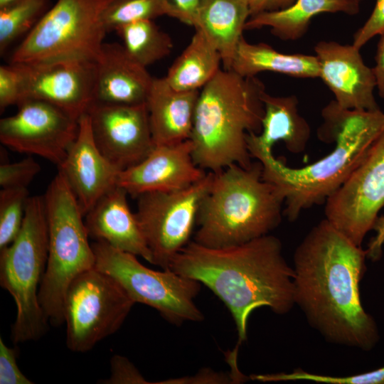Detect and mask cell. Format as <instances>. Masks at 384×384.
I'll list each match as a JSON object with an SVG mask.
<instances>
[{"instance_id": "35", "label": "cell", "mask_w": 384, "mask_h": 384, "mask_svg": "<svg viewBox=\"0 0 384 384\" xmlns=\"http://www.w3.org/2000/svg\"><path fill=\"white\" fill-rule=\"evenodd\" d=\"M383 34H384V0H375L371 14L353 34L352 44L361 49L373 37Z\"/></svg>"}, {"instance_id": "11", "label": "cell", "mask_w": 384, "mask_h": 384, "mask_svg": "<svg viewBox=\"0 0 384 384\" xmlns=\"http://www.w3.org/2000/svg\"><path fill=\"white\" fill-rule=\"evenodd\" d=\"M213 172L181 190L151 191L138 196L135 213L151 253L152 264L168 270L174 257L190 242L201 202Z\"/></svg>"}, {"instance_id": "13", "label": "cell", "mask_w": 384, "mask_h": 384, "mask_svg": "<svg viewBox=\"0 0 384 384\" xmlns=\"http://www.w3.org/2000/svg\"><path fill=\"white\" fill-rule=\"evenodd\" d=\"M16 114L1 119L0 141L19 153L36 155L58 166L75 141L79 120L43 100L23 99Z\"/></svg>"}, {"instance_id": "27", "label": "cell", "mask_w": 384, "mask_h": 384, "mask_svg": "<svg viewBox=\"0 0 384 384\" xmlns=\"http://www.w3.org/2000/svg\"><path fill=\"white\" fill-rule=\"evenodd\" d=\"M114 31L128 53L146 68L168 56L173 48L169 35L161 31L153 20L124 24Z\"/></svg>"}, {"instance_id": "39", "label": "cell", "mask_w": 384, "mask_h": 384, "mask_svg": "<svg viewBox=\"0 0 384 384\" xmlns=\"http://www.w3.org/2000/svg\"><path fill=\"white\" fill-rule=\"evenodd\" d=\"M373 68L378 95L384 100V34L380 36Z\"/></svg>"}, {"instance_id": "42", "label": "cell", "mask_w": 384, "mask_h": 384, "mask_svg": "<svg viewBox=\"0 0 384 384\" xmlns=\"http://www.w3.org/2000/svg\"><path fill=\"white\" fill-rule=\"evenodd\" d=\"M350 1H353L354 3H356L358 4H360L361 2L362 1V0H350Z\"/></svg>"}, {"instance_id": "41", "label": "cell", "mask_w": 384, "mask_h": 384, "mask_svg": "<svg viewBox=\"0 0 384 384\" xmlns=\"http://www.w3.org/2000/svg\"><path fill=\"white\" fill-rule=\"evenodd\" d=\"M11 1H14V0H0V6L4 5V4H7V3H9V2Z\"/></svg>"}, {"instance_id": "2", "label": "cell", "mask_w": 384, "mask_h": 384, "mask_svg": "<svg viewBox=\"0 0 384 384\" xmlns=\"http://www.w3.org/2000/svg\"><path fill=\"white\" fill-rule=\"evenodd\" d=\"M169 269L204 284L224 303L236 326L238 351L247 339L254 310L266 306L284 315L295 305L294 269L282 255L279 239L270 234L220 248L190 241Z\"/></svg>"}, {"instance_id": "30", "label": "cell", "mask_w": 384, "mask_h": 384, "mask_svg": "<svg viewBox=\"0 0 384 384\" xmlns=\"http://www.w3.org/2000/svg\"><path fill=\"white\" fill-rule=\"evenodd\" d=\"M27 188H1L0 191V250L9 245L22 227L28 201Z\"/></svg>"}, {"instance_id": "5", "label": "cell", "mask_w": 384, "mask_h": 384, "mask_svg": "<svg viewBox=\"0 0 384 384\" xmlns=\"http://www.w3.org/2000/svg\"><path fill=\"white\" fill-rule=\"evenodd\" d=\"M284 198L262 178L261 163L213 173L197 217L193 241L208 247L240 245L268 235L282 220Z\"/></svg>"}, {"instance_id": "1", "label": "cell", "mask_w": 384, "mask_h": 384, "mask_svg": "<svg viewBox=\"0 0 384 384\" xmlns=\"http://www.w3.org/2000/svg\"><path fill=\"white\" fill-rule=\"evenodd\" d=\"M366 258V250L324 218L294 252V299L326 341L369 351L380 334L361 299Z\"/></svg>"}, {"instance_id": "24", "label": "cell", "mask_w": 384, "mask_h": 384, "mask_svg": "<svg viewBox=\"0 0 384 384\" xmlns=\"http://www.w3.org/2000/svg\"><path fill=\"white\" fill-rule=\"evenodd\" d=\"M360 4L350 0H296L288 7L252 16L245 30L270 28L271 33L284 41H295L307 32L311 19L322 13L356 15Z\"/></svg>"}, {"instance_id": "28", "label": "cell", "mask_w": 384, "mask_h": 384, "mask_svg": "<svg viewBox=\"0 0 384 384\" xmlns=\"http://www.w3.org/2000/svg\"><path fill=\"white\" fill-rule=\"evenodd\" d=\"M48 0H14L0 6V52L34 27L48 9Z\"/></svg>"}, {"instance_id": "22", "label": "cell", "mask_w": 384, "mask_h": 384, "mask_svg": "<svg viewBox=\"0 0 384 384\" xmlns=\"http://www.w3.org/2000/svg\"><path fill=\"white\" fill-rule=\"evenodd\" d=\"M250 15L247 0L201 1L194 28L201 30L219 52L224 69H231Z\"/></svg>"}, {"instance_id": "32", "label": "cell", "mask_w": 384, "mask_h": 384, "mask_svg": "<svg viewBox=\"0 0 384 384\" xmlns=\"http://www.w3.org/2000/svg\"><path fill=\"white\" fill-rule=\"evenodd\" d=\"M41 166L31 156L14 163H3L0 166L1 188H27L40 172Z\"/></svg>"}, {"instance_id": "9", "label": "cell", "mask_w": 384, "mask_h": 384, "mask_svg": "<svg viewBox=\"0 0 384 384\" xmlns=\"http://www.w3.org/2000/svg\"><path fill=\"white\" fill-rule=\"evenodd\" d=\"M92 246L95 267L115 279L135 304L154 308L174 325L204 319L194 302L201 289L199 282L170 269H150L142 264L137 255L117 250L102 240H95Z\"/></svg>"}, {"instance_id": "29", "label": "cell", "mask_w": 384, "mask_h": 384, "mask_svg": "<svg viewBox=\"0 0 384 384\" xmlns=\"http://www.w3.org/2000/svg\"><path fill=\"white\" fill-rule=\"evenodd\" d=\"M164 15L159 0H112L102 14V21L108 33L124 24Z\"/></svg>"}, {"instance_id": "40", "label": "cell", "mask_w": 384, "mask_h": 384, "mask_svg": "<svg viewBox=\"0 0 384 384\" xmlns=\"http://www.w3.org/2000/svg\"><path fill=\"white\" fill-rule=\"evenodd\" d=\"M250 16L266 11L285 9L296 0H247Z\"/></svg>"}, {"instance_id": "21", "label": "cell", "mask_w": 384, "mask_h": 384, "mask_svg": "<svg viewBox=\"0 0 384 384\" xmlns=\"http://www.w3.org/2000/svg\"><path fill=\"white\" fill-rule=\"evenodd\" d=\"M200 91H178L164 77L153 78L146 106L155 145L190 139Z\"/></svg>"}, {"instance_id": "7", "label": "cell", "mask_w": 384, "mask_h": 384, "mask_svg": "<svg viewBox=\"0 0 384 384\" xmlns=\"http://www.w3.org/2000/svg\"><path fill=\"white\" fill-rule=\"evenodd\" d=\"M48 251L43 196L29 197L18 235L0 250V285L16 306L11 326V338L16 344L38 340L48 329L50 324L38 301Z\"/></svg>"}, {"instance_id": "38", "label": "cell", "mask_w": 384, "mask_h": 384, "mask_svg": "<svg viewBox=\"0 0 384 384\" xmlns=\"http://www.w3.org/2000/svg\"><path fill=\"white\" fill-rule=\"evenodd\" d=\"M375 234L368 244L367 258L373 262L378 261L383 255L384 246V215L378 216L373 226Z\"/></svg>"}, {"instance_id": "37", "label": "cell", "mask_w": 384, "mask_h": 384, "mask_svg": "<svg viewBox=\"0 0 384 384\" xmlns=\"http://www.w3.org/2000/svg\"><path fill=\"white\" fill-rule=\"evenodd\" d=\"M165 15L193 26L201 0H159Z\"/></svg>"}, {"instance_id": "12", "label": "cell", "mask_w": 384, "mask_h": 384, "mask_svg": "<svg viewBox=\"0 0 384 384\" xmlns=\"http://www.w3.org/2000/svg\"><path fill=\"white\" fill-rule=\"evenodd\" d=\"M325 203V218L361 246L384 206V129L363 161Z\"/></svg>"}, {"instance_id": "19", "label": "cell", "mask_w": 384, "mask_h": 384, "mask_svg": "<svg viewBox=\"0 0 384 384\" xmlns=\"http://www.w3.org/2000/svg\"><path fill=\"white\" fill-rule=\"evenodd\" d=\"M128 195L117 184L104 194L85 215L88 235L152 264L151 253L135 213L130 209Z\"/></svg>"}, {"instance_id": "4", "label": "cell", "mask_w": 384, "mask_h": 384, "mask_svg": "<svg viewBox=\"0 0 384 384\" xmlns=\"http://www.w3.org/2000/svg\"><path fill=\"white\" fill-rule=\"evenodd\" d=\"M265 85L256 76L245 78L220 70L200 92L190 140L195 164L213 173L232 164H252L247 136L262 129Z\"/></svg>"}, {"instance_id": "14", "label": "cell", "mask_w": 384, "mask_h": 384, "mask_svg": "<svg viewBox=\"0 0 384 384\" xmlns=\"http://www.w3.org/2000/svg\"><path fill=\"white\" fill-rule=\"evenodd\" d=\"M11 64L18 76L19 101L27 98L45 101L77 120L94 102L95 63Z\"/></svg>"}, {"instance_id": "10", "label": "cell", "mask_w": 384, "mask_h": 384, "mask_svg": "<svg viewBox=\"0 0 384 384\" xmlns=\"http://www.w3.org/2000/svg\"><path fill=\"white\" fill-rule=\"evenodd\" d=\"M134 304L112 276L95 267L82 272L64 299L67 347L75 353L90 351L120 329Z\"/></svg>"}, {"instance_id": "20", "label": "cell", "mask_w": 384, "mask_h": 384, "mask_svg": "<svg viewBox=\"0 0 384 384\" xmlns=\"http://www.w3.org/2000/svg\"><path fill=\"white\" fill-rule=\"evenodd\" d=\"M153 78L122 44L104 43L95 63L94 102L126 105L146 102Z\"/></svg>"}, {"instance_id": "16", "label": "cell", "mask_w": 384, "mask_h": 384, "mask_svg": "<svg viewBox=\"0 0 384 384\" xmlns=\"http://www.w3.org/2000/svg\"><path fill=\"white\" fill-rule=\"evenodd\" d=\"M314 49L319 63V78L341 107L380 110L374 95L376 79L373 69L364 63L359 48L353 44L321 41Z\"/></svg>"}, {"instance_id": "17", "label": "cell", "mask_w": 384, "mask_h": 384, "mask_svg": "<svg viewBox=\"0 0 384 384\" xmlns=\"http://www.w3.org/2000/svg\"><path fill=\"white\" fill-rule=\"evenodd\" d=\"M192 152L190 139L155 145L142 161L119 173L117 185L135 198L151 191L186 188L207 174L195 164Z\"/></svg>"}, {"instance_id": "26", "label": "cell", "mask_w": 384, "mask_h": 384, "mask_svg": "<svg viewBox=\"0 0 384 384\" xmlns=\"http://www.w3.org/2000/svg\"><path fill=\"white\" fill-rule=\"evenodd\" d=\"M221 63L217 49L201 30L196 29L190 43L164 78L178 91L199 90L220 70Z\"/></svg>"}, {"instance_id": "25", "label": "cell", "mask_w": 384, "mask_h": 384, "mask_svg": "<svg viewBox=\"0 0 384 384\" xmlns=\"http://www.w3.org/2000/svg\"><path fill=\"white\" fill-rule=\"evenodd\" d=\"M245 78L262 72H273L298 78H319L315 55L284 53L263 43H250L244 36L237 48L231 69Z\"/></svg>"}, {"instance_id": "34", "label": "cell", "mask_w": 384, "mask_h": 384, "mask_svg": "<svg viewBox=\"0 0 384 384\" xmlns=\"http://www.w3.org/2000/svg\"><path fill=\"white\" fill-rule=\"evenodd\" d=\"M105 384H145L151 383L143 377L128 358L114 355L110 359V375L99 382Z\"/></svg>"}, {"instance_id": "6", "label": "cell", "mask_w": 384, "mask_h": 384, "mask_svg": "<svg viewBox=\"0 0 384 384\" xmlns=\"http://www.w3.org/2000/svg\"><path fill=\"white\" fill-rule=\"evenodd\" d=\"M44 199L48 251L38 301L49 322L64 324L63 304L73 280L95 267V256L78 201L60 172L48 186Z\"/></svg>"}, {"instance_id": "31", "label": "cell", "mask_w": 384, "mask_h": 384, "mask_svg": "<svg viewBox=\"0 0 384 384\" xmlns=\"http://www.w3.org/2000/svg\"><path fill=\"white\" fill-rule=\"evenodd\" d=\"M250 378L264 383L304 380L326 384H384V366L370 371L345 376L314 374L297 368L291 373L250 375Z\"/></svg>"}, {"instance_id": "33", "label": "cell", "mask_w": 384, "mask_h": 384, "mask_svg": "<svg viewBox=\"0 0 384 384\" xmlns=\"http://www.w3.org/2000/svg\"><path fill=\"white\" fill-rule=\"evenodd\" d=\"M19 351L9 347L0 337V384H32L17 364Z\"/></svg>"}, {"instance_id": "15", "label": "cell", "mask_w": 384, "mask_h": 384, "mask_svg": "<svg viewBox=\"0 0 384 384\" xmlns=\"http://www.w3.org/2000/svg\"><path fill=\"white\" fill-rule=\"evenodd\" d=\"M87 113L97 146L121 171L139 163L155 146L146 102H93Z\"/></svg>"}, {"instance_id": "36", "label": "cell", "mask_w": 384, "mask_h": 384, "mask_svg": "<svg viewBox=\"0 0 384 384\" xmlns=\"http://www.w3.org/2000/svg\"><path fill=\"white\" fill-rule=\"evenodd\" d=\"M20 100L19 80L12 64L0 66V110L17 105Z\"/></svg>"}, {"instance_id": "18", "label": "cell", "mask_w": 384, "mask_h": 384, "mask_svg": "<svg viewBox=\"0 0 384 384\" xmlns=\"http://www.w3.org/2000/svg\"><path fill=\"white\" fill-rule=\"evenodd\" d=\"M78 122L77 137L58 168L85 216L104 194L117 184L121 171L97 146L87 113L81 116Z\"/></svg>"}, {"instance_id": "3", "label": "cell", "mask_w": 384, "mask_h": 384, "mask_svg": "<svg viewBox=\"0 0 384 384\" xmlns=\"http://www.w3.org/2000/svg\"><path fill=\"white\" fill-rule=\"evenodd\" d=\"M318 137L323 142H335V148L304 167L287 166L274 156L272 150L247 136L250 154L261 163L263 179L274 185L284 196V214L291 222L304 210L326 203L363 161L384 129V112L380 109H344L334 100L322 109Z\"/></svg>"}, {"instance_id": "8", "label": "cell", "mask_w": 384, "mask_h": 384, "mask_svg": "<svg viewBox=\"0 0 384 384\" xmlns=\"http://www.w3.org/2000/svg\"><path fill=\"white\" fill-rule=\"evenodd\" d=\"M112 0H58L13 52L11 63H96L107 33L102 14Z\"/></svg>"}, {"instance_id": "23", "label": "cell", "mask_w": 384, "mask_h": 384, "mask_svg": "<svg viewBox=\"0 0 384 384\" xmlns=\"http://www.w3.org/2000/svg\"><path fill=\"white\" fill-rule=\"evenodd\" d=\"M264 115L259 134L250 136L262 147L272 150V146L282 142L292 153L304 151L311 135L307 121L299 114L298 99L292 95L277 97L264 91L262 94Z\"/></svg>"}]
</instances>
